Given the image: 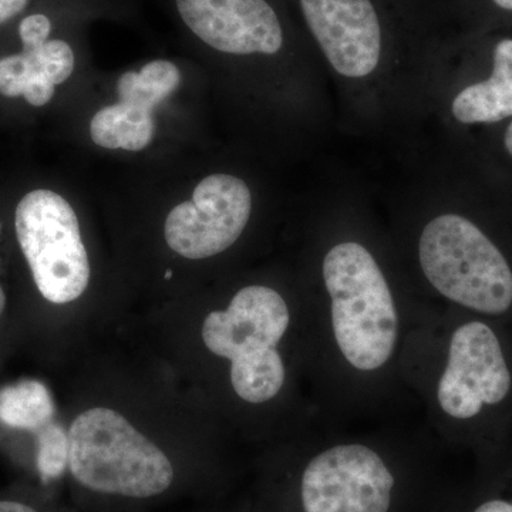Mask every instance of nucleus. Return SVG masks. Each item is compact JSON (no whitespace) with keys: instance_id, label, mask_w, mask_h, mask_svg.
<instances>
[{"instance_id":"nucleus-1","label":"nucleus","mask_w":512,"mask_h":512,"mask_svg":"<svg viewBox=\"0 0 512 512\" xmlns=\"http://www.w3.org/2000/svg\"><path fill=\"white\" fill-rule=\"evenodd\" d=\"M325 311L315 318L318 390L360 402L404 380L421 318H404L376 256L357 241L328 249L320 266Z\"/></svg>"},{"instance_id":"nucleus-2","label":"nucleus","mask_w":512,"mask_h":512,"mask_svg":"<svg viewBox=\"0 0 512 512\" xmlns=\"http://www.w3.org/2000/svg\"><path fill=\"white\" fill-rule=\"evenodd\" d=\"M404 380L419 387L431 420L447 439L495 446L512 433V329L456 311L421 318Z\"/></svg>"},{"instance_id":"nucleus-3","label":"nucleus","mask_w":512,"mask_h":512,"mask_svg":"<svg viewBox=\"0 0 512 512\" xmlns=\"http://www.w3.org/2000/svg\"><path fill=\"white\" fill-rule=\"evenodd\" d=\"M289 491V512H447L433 457L392 437H320Z\"/></svg>"},{"instance_id":"nucleus-4","label":"nucleus","mask_w":512,"mask_h":512,"mask_svg":"<svg viewBox=\"0 0 512 512\" xmlns=\"http://www.w3.org/2000/svg\"><path fill=\"white\" fill-rule=\"evenodd\" d=\"M417 251L424 278L451 308L512 329V248L490 225L460 212L437 215Z\"/></svg>"},{"instance_id":"nucleus-5","label":"nucleus","mask_w":512,"mask_h":512,"mask_svg":"<svg viewBox=\"0 0 512 512\" xmlns=\"http://www.w3.org/2000/svg\"><path fill=\"white\" fill-rule=\"evenodd\" d=\"M292 320L284 296L266 285L239 289L227 308L205 318L204 345L212 355L227 360L229 382L242 402L259 406L285 389L288 369L279 346Z\"/></svg>"},{"instance_id":"nucleus-6","label":"nucleus","mask_w":512,"mask_h":512,"mask_svg":"<svg viewBox=\"0 0 512 512\" xmlns=\"http://www.w3.org/2000/svg\"><path fill=\"white\" fill-rule=\"evenodd\" d=\"M67 434L70 473L89 490L150 498L173 483V464L164 451L114 410H86Z\"/></svg>"},{"instance_id":"nucleus-7","label":"nucleus","mask_w":512,"mask_h":512,"mask_svg":"<svg viewBox=\"0 0 512 512\" xmlns=\"http://www.w3.org/2000/svg\"><path fill=\"white\" fill-rule=\"evenodd\" d=\"M15 234L39 295L67 305L83 295L90 281L89 255L76 212L62 195L33 190L19 201Z\"/></svg>"},{"instance_id":"nucleus-8","label":"nucleus","mask_w":512,"mask_h":512,"mask_svg":"<svg viewBox=\"0 0 512 512\" xmlns=\"http://www.w3.org/2000/svg\"><path fill=\"white\" fill-rule=\"evenodd\" d=\"M252 195L241 178L212 174L192 192V200L165 220L168 247L187 259H207L231 248L247 228Z\"/></svg>"},{"instance_id":"nucleus-9","label":"nucleus","mask_w":512,"mask_h":512,"mask_svg":"<svg viewBox=\"0 0 512 512\" xmlns=\"http://www.w3.org/2000/svg\"><path fill=\"white\" fill-rule=\"evenodd\" d=\"M181 84L173 62L153 60L140 72L121 74L117 82L119 103L97 111L90 121L93 143L109 150L141 151L156 134L154 110Z\"/></svg>"},{"instance_id":"nucleus-10","label":"nucleus","mask_w":512,"mask_h":512,"mask_svg":"<svg viewBox=\"0 0 512 512\" xmlns=\"http://www.w3.org/2000/svg\"><path fill=\"white\" fill-rule=\"evenodd\" d=\"M188 29L205 45L229 55H275L284 32L266 0H177Z\"/></svg>"},{"instance_id":"nucleus-11","label":"nucleus","mask_w":512,"mask_h":512,"mask_svg":"<svg viewBox=\"0 0 512 512\" xmlns=\"http://www.w3.org/2000/svg\"><path fill=\"white\" fill-rule=\"evenodd\" d=\"M303 16L336 72L360 79L376 69L382 30L370 0H301Z\"/></svg>"},{"instance_id":"nucleus-12","label":"nucleus","mask_w":512,"mask_h":512,"mask_svg":"<svg viewBox=\"0 0 512 512\" xmlns=\"http://www.w3.org/2000/svg\"><path fill=\"white\" fill-rule=\"evenodd\" d=\"M52 22L42 13L22 20V52L0 59V94L23 97L30 106L43 107L53 99L56 86L72 76L76 57L69 43L49 39Z\"/></svg>"},{"instance_id":"nucleus-13","label":"nucleus","mask_w":512,"mask_h":512,"mask_svg":"<svg viewBox=\"0 0 512 512\" xmlns=\"http://www.w3.org/2000/svg\"><path fill=\"white\" fill-rule=\"evenodd\" d=\"M451 114L463 126H503L512 119V37L495 43L490 79L461 87Z\"/></svg>"},{"instance_id":"nucleus-14","label":"nucleus","mask_w":512,"mask_h":512,"mask_svg":"<svg viewBox=\"0 0 512 512\" xmlns=\"http://www.w3.org/2000/svg\"><path fill=\"white\" fill-rule=\"evenodd\" d=\"M56 407L46 384L23 379L0 389V424L20 433H39L52 423Z\"/></svg>"},{"instance_id":"nucleus-15","label":"nucleus","mask_w":512,"mask_h":512,"mask_svg":"<svg viewBox=\"0 0 512 512\" xmlns=\"http://www.w3.org/2000/svg\"><path fill=\"white\" fill-rule=\"evenodd\" d=\"M36 467L43 483L62 477L69 467V434L52 421L36 434Z\"/></svg>"},{"instance_id":"nucleus-16","label":"nucleus","mask_w":512,"mask_h":512,"mask_svg":"<svg viewBox=\"0 0 512 512\" xmlns=\"http://www.w3.org/2000/svg\"><path fill=\"white\" fill-rule=\"evenodd\" d=\"M464 512H512V498L501 494L484 495Z\"/></svg>"},{"instance_id":"nucleus-17","label":"nucleus","mask_w":512,"mask_h":512,"mask_svg":"<svg viewBox=\"0 0 512 512\" xmlns=\"http://www.w3.org/2000/svg\"><path fill=\"white\" fill-rule=\"evenodd\" d=\"M29 0H0V25L16 18L28 6Z\"/></svg>"},{"instance_id":"nucleus-18","label":"nucleus","mask_w":512,"mask_h":512,"mask_svg":"<svg viewBox=\"0 0 512 512\" xmlns=\"http://www.w3.org/2000/svg\"><path fill=\"white\" fill-rule=\"evenodd\" d=\"M504 124L505 126L500 133V151L512 164V119Z\"/></svg>"},{"instance_id":"nucleus-19","label":"nucleus","mask_w":512,"mask_h":512,"mask_svg":"<svg viewBox=\"0 0 512 512\" xmlns=\"http://www.w3.org/2000/svg\"><path fill=\"white\" fill-rule=\"evenodd\" d=\"M0 512H39L29 504L15 500H0Z\"/></svg>"},{"instance_id":"nucleus-20","label":"nucleus","mask_w":512,"mask_h":512,"mask_svg":"<svg viewBox=\"0 0 512 512\" xmlns=\"http://www.w3.org/2000/svg\"><path fill=\"white\" fill-rule=\"evenodd\" d=\"M3 225L0 221V237H2ZM9 299L8 293L3 288L2 281H0V323L5 319L6 311H8Z\"/></svg>"},{"instance_id":"nucleus-21","label":"nucleus","mask_w":512,"mask_h":512,"mask_svg":"<svg viewBox=\"0 0 512 512\" xmlns=\"http://www.w3.org/2000/svg\"><path fill=\"white\" fill-rule=\"evenodd\" d=\"M497 8L505 10V12L512 13V0H491Z\"/></svg>"}]
</instances>
